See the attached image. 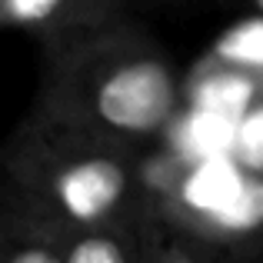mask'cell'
Returning <instances> with one entry per match:
<instances>
[{
    "mask_svg": "<svg viewBox=\"0 0 263 263\" xmlns=\"http://www.w3.org/2000/svg\"><path fill=\"white\" fill-rule=\"evenodd\" d=\"M183 100L163 44L127 13L40 47L30 114L140 147L177 120Z\"/></svg>",
    "mask_w": 263,
    "mask_h": 263,
    "instance_id": "obj_1",
    "label": "cell"
},
{
    "mask_svg": "<svg viewBox=\"0 0 263 263\" xmlns=\"http://www.w3.org/2000/svg\"><path fill=\"white\" fill-rule=\"evenodd\" d=\"M137 150L27 110L4 147V183L70 223L143 217L157 210V190Z\"/></svg>",
    "mask_w": 263,
    "mask_h": 263,
    "instance_id": "obj_2",
    "label": "cell"
},
{
    "mask_svg": "<svg viewBox=\"0 0 263 263\" xmlns=\"http://www.w3.org/2000/svg\"><path fill=\"white\" fill-rule=\"evenodd\" d=\"M186 93L203 103H233L243 114L257 97H263V17L247 13L227 27L210 50L197 60Z\"/></svg>",
    "mask_w": 263,
    "mask_h": 263,
    "instance_id": "obj_3",
    "label": "cell"
},
{
    "mask_svg": "<svg viewBox=\"0 0 263 263\" xmlns=\"http://www.w3.org/2000/svg\"><path fill=\"white\" fill-rule=\"evenodd\" d=\"M70 220L47 210L13 186H0V260L4 263H64L73 233Z\"/></svg>",
    "mask_w": 263,
    "mask_h": 263,
    "instance_id": "obj_4",
    "label": "cell"
},
{
    "mask_svg": "<svg viewBox=\"0 0 263 263\" xmlns=\"http://www.w3.org/2000/svg\"><path fill=\"white\" fill-rule=\"evenodd\" d=\"M127 13H137L130 0H0L4 27L33 37L37 47L93 30Z\"/></svg>",
    "mask_w": 263,
    "mask_h": 263,
    "instance_id": "obj_5",
    "label": "cell"
},
{
    "mask_svg": "<svg viewBox=\"0 0 263 263\" xmlns=\"http://www.w3.org/2000/svg\"><path fill=\"white\" fill-rule=\"evenodd\" d=\"M237 157H240V167L243 170L263 174V97H257V100L240 114Z\"/></svg>",
    "mask_w": 263,
    "mask_h": 263,
    "instance_id": "obj_6",
    "label": "cell"
},
{
    "mask_svg": "<svg viewBox=\"0 0 263 263\" xmlns=\"http://www.w3.org/2000/svg\"><path fill=\"white\" fill-rule=\"evenodd\" d=\"M134 10H160V7H180V4H190V0H130Z\"/></svg>",
    "mask_w": 263,
    "mask_h": 263,
    "instance_id": "obj_7",
    "label": "cell"
},
{
    "mask_svg": "<svg viewBox=\"0 0 263 263\" xmlns=\"http://www.w3.org/2000/svg\"><path fill=\"white\" fill-rule=\"evenodd\" d=\"M220 4H230V7H240L243 13H260L263 17V0H220Z\"/></svg>",
    "mask_w": 263,
    "mask_h": 263,
    "instance_id": "obj_8",
    "label": "cell"
}]
</instances>
